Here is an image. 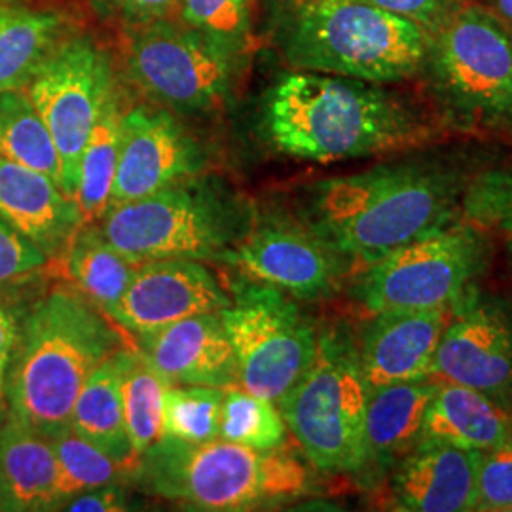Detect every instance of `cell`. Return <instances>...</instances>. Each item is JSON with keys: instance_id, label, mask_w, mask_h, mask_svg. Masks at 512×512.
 Listing matches in <instances>:
<instances>
[{"instance_id": "obj_1", "label": "cell", "mask_w": 512, "mask_h": 512, "mask_svg": "<svg viewBox=\"0 0 512 512\" xmlns=\"http://www.w3.org/2000/svg\"><path fill=\"white\" fill-rule=\"evenodd\" d=\"M260 122L275 152L311 164L410 150L439 135L418 107L385 84L310 71L275 80Z\"/></svg>"}, {"instance_id": "obj_2", "label": "cell", "mask_w": 512, "mask_h": 512, "mask_svg": "<svg viewBox=\"0 0 512 512\" xmlns=\"http://www.w3.org/2000/svg\"><path fill=\"white\" fill-rule=\"evenodd\" d=\"M469 181L463 167L437 158L376 165L311 184L298 219L366 268L454 219Z\"/></svg>"}, {"instance_id": "obj_3", "label": "cell", "mask_w": 512, "mask_h": 512, "mask_svg": "<svg viewBox=\"0 0 512 512\" xmlns=\"http://www.w3.org/2000/svg\"><path fill=\"white\" fill-rule=\"evenodd\" d=\"M126 342L74 285L38 294L6 370L8 412L50 440L71 427L80 389Z\"/></svg>"}, {"instance_id": "obj_4", "label": "cell", "mask_w": 512, "mask_h": 512, "mask_svg": "<svg viewBox=\"0 0 512 512\" xmlns=\"http://www.w3.org/2000/svg\"><path fill=\"white\" fill-rule=\"evenodd\" d=\"M272 38L293 71L387 86L420 76L431 33L368 0H275Z\"/></svg>"}, {"instance_id": "obj_5", "label": "cell", "mask_w": 512, "mask_h": 512, "mask_svg": "<svg viewBox=\"0 0 512 512\" xmlns=\"http://www.w3.org/2000/svg\"><path fill=\"white\" fill-rule=\"evenodd\" d=\"M131 478L143 492L190 511L268 509L311 490L310 471L285 448L255 450L220 437L198 444L162 437Z\"/></svg>"}, {"instance_id": "obj_6", "label": "cell", "mask_w": 512, "mask_h": 512, "mask_svg": "<svg viewBox=\"0 0 512 512\" xmlns=\"http://www.w3.org/2000/svg\"><path fill=\"white\" fill-rule=\"evenodd\" d=\"M255 202L215 175L171 184L147 198L110 205L97 220L110 243L133 260L220 264L251 230Z\"/></svg>"}, {"instance_id": "obj_7", "label": "cell", "mask_w": 512, "mask_h": 512, "mask_svg": "<svg viewBox=\"0 0 512 512\" xmlns=\"http://www.w3.org/2000/svg\"><path fill=\"white\" fill-rule=\"evenodd\" d=\"M368 395L357 338L348 323L332 321L319 327L308 370L275 404L317 471L357 480Z\"/></svg>"}, {"instance_id": "obj_8", "label": "cell", "mask_w": 512, "mask_h": 512, "mask_svg": "<svg viewBox=\"0 0 512 512\" xmlns=\"http://www.w3.org/2000/svg\"><path fill=\"white\" fill-rule=\"evenodd\" d=\"M420 76L452 126H512V25L467 0L431 35Z\"/></svg>"}, {"instance_id": "obj_9", "label": "cell", "mask_w": 512, "mask_h": 512, "mask_svg": "<svg viewBox=\"0 0 512 512\" xmlns=\"http://www.w3.org/2000/svg\"><path fill=\"white\" fill-rule=\"evenodd\" d=\"M490 243L471 220H448L357 275L351 294L368 315L450 308L486 268Z\"/></svg>"}, {"instance_id": "obj_10", "label": "cell", "mask_w": 512, "mask_h": 512, "mask_svg": "<svg viewBox=\"0 0 512 512\" xmlns=\"http://www.w3.org/2000/svg\"><path fill=\"white\" fill-rule=\"evenodd\" d=\"M122 61L129 82L152 105L203 116L230 101L243 57L222 50L184 23L156 18L129 27Z\"/></svg>"}, {"instance_id": "obj_11", "label": "cell", "mask_w": 512, "mask_h": 512, "mask_svg": "<svg viewBox=\"0 0 512 512\" xmlns=\"http://www.w3.org/2000/svg\"><path fill=\"white\" fill-rule=\"evenodd\" d=\"M220 311L238 361L239 387L277 403L308 370L319 327L298 300L238 277Z\"/></svg>"}, {"instance_id": "obj_12", "label": "cell", "mask_w": 512, "mask_h": 512, "mask_svg": "<svg viewBox=\"0 0 512 512\" xmlns=\"http://www.w3.org/2000/svg\"><path fill=\"white\" fill-rule=\"evenodd\" d=\"M25 92L57 148L61 188L74 200L84 147L118 95L110 57L92 38L69 35L42 63Z\"/></svg>"}, {"instance_id": "obj_13", "label": "cell", "mask_w": 512, "mask_h": 512, "mask_svg": "<svg viewBox=\"0 0 512 512\" xmlns=\"http://www.w3.org/2000/svg\"><path fill=\"white\" fill-rule=\"evenodd\" d=\"M220 264L306 302L334 296L355 268L302 220L258 207L251 230Z\"/></svg>"}, {"instance_id": "obj_14", "label": "cell", "mask_w": 512, "mask_h": 512, "mask_svg": "<svg viewBox=\"0 0 512 512\" xmlns=\"http://www.w3.org/2000/svg\"><path fill=\"white\" fill-rule=\"evenodd\" d=\"M431 378L512 404V302L473 289L456 300Z\"/></svg>"}, {"instance_id": "obj_15", "label": "cell", "mask_w": 512, "mask_h": 512, "mask_svg": "<svg viewBox=\"0 0 512 512\" xmlns=\"http://www.w3.org/2000/svg\"><path fill=\"white\" fill-rule=\"evenodd\" d=\"M211 156L177 114L156 105L122 112L120 156L110 205L133 202L207 173Z\"/></svg>"}, {"instance_id": "obj_16", "label": "cell", "mask_w": 512, "mask_h": 512, "mask_svg": "<svg viewBox=\"0 0 512 512\" xmlns=\"http://www.w3.org/2000/svg\"><path fill=\"white\" fill-rule=\"evenodd\" d=\"M230 304V289L203 262L150 260L137 264L128 291L109 319L139 336L186 317L222 311Z\"/></svg>"}, {"instance_id": "obj_17", "label": "cell", "mask_w": 512, "mask_h": 512, "mask_svg": "<svg viewBox=\"0 0 512 512\" xmlns=\"http://www.w3.org/2000/svg\"><path fill=\"white\" fill-rule=\"evenodd\" d=\"M135 338L141 355L169 385H239L236 353L220 311L186 317Z\"/></svg>"}, {"instance_id": "obj_18", "label": "cell", "mask_w": 512, "mask_h": 512, "mask_svg": "<svg viewBox=\"0 0 512 512\" xmlns=\"http://www.w3.org/2000/svg\"><path fill=\"white\" fill-rule=\"evenodd\" d=\"M480 450L423 439L391 471L393 509L406 512L475 511Z\"/></svg>"}, {"instance_id": "obj_19", "label": "cell", "mask_w": 512, "mask_h": 512, "mask_svg": "<svg viewBox=\"0 0 512 512\" xmlns=\"http://www.w3.org/2000/svg\"><path fill=\"white\" fill-rule=\"evenodd\" d=\"M450 308L389 310L370 315L357 338L361 368L370 391L431 378Z\"/></svg>"}, {"instance_id": "obj_20", "label": "cell", "mask_w": 512, "mask_h": 512, "mask_svg": "<svg viewBox=\"0 0 512 512\" xmlns=\"http://www.w3.org/2000/svg\"><path fill=\"white\" fill-rule=\"evenodd\" d=\"M0 219L59 262L84 224L78 203L48 175L0 156Z\"/></svg>"}, {"instance_id": "obj_21", "label": "cell", "mask_w": 512, "mask_h": 512, "mask_svg": "<svg viewBox=\"0 0 512 512\" xmlns=\"http://www.w3.org/2000/svg\"><path fill=\"white\" fill-rule=\"evenodd\" d=\"M437 385V380L423 378L370 391L366 403L363 465L357 476L363 486L380 484L420 442L425 410Z\"/></svg>"}, {"instance_id": "obj_22", "label": "cell", "mask_w": 512, "mask_h": 512, "mask_svg": "<svg viewBox=\"0 0 512 512\" xmlns=\"http://www.w3.org/2000/svg\"><path fill=\"white\" fill-rule=\"evenodd\" d=\"M52 442L8 412L0 431V512L61 511Z\"/></svg>"}, {"instance_id": "obj_23", "label": "cell", "mask_w": 512, "mask_h": 512, "mask_svg": "<svg viewBox=\"0 0 512 512\" xmlns=\"http://www.w3.org/2000/svg\"><path fill=\"white\" fill-rule=\"evenodd\" d=\"M512 429V404L465 385L439 382L427 404L421 439L486 452Z\"/></svg>"}, {"instance_id": "obj_24", "label": "cell", "mask_w": 512, "mask_h": 512, "mask_svg": "<svg viewBox=\"0 0 512 512\" xmlns=\"http://www.w3.org/2000/svg\"><path fill=\"white\" fill-rule=\"evenodd\" d=\"M126 351L128 346L110 355L103 365L95 368L80 389L71 414V429L133 473L139 458L129 442L122 406V370Z\"/></svg>"}, {"instance_id": "obj_25", "label": "cell", "mask_w": 512, "mask_h": 512, "mask_svg": "<svg viewBox=\"0 0 512 512\" xmlns=\"http://www.w3.org/2000/svg\"><path fill=\"white\" fill-rule=\"evenodd\" d=\"M69 35L67 19L55 10L0 2V92L25 90Z\"/></svg>"}, {"instance_id": "obj_26", "label": "cell", "mask_w": 512, "mask_h": 512, "mask_svg": "<svg viewBox=\"0 0 512 512\" xmlns=\"http://www.w3.org/2000/svg\"><path fill=\"white\" fill-rule=\"evenodd\" d=\"M59 262L74 287L105 315L116 308L128 291L137 264L118 251L97 222H84Z\"/></svg>"}, {"instance_id": "obj_27", "label": "cell", "mask_w": 512, "mask_h": 512, "mask_svg": "<svg viewBox=\"0 0 512 512\" xmlns=\"http://www.w3.org/2000/svg\"><path fill=\"white\" fill-rule=\"evenodd\" d=\"M122 112L120 95H116L95 124L82 152L74 202L78 203L84 222H97L109 211L120 156Z\"/></svg>"}, {"instance_id": "obj_28", "label": "cell", "mask_w": 512, "mask_h": 512, "mask_svg": "<svg viewBox=\"0 0 512 512\" xmlns=\"http://www.w3.org/2000/svg\"><path fill=\"white\" fill-rule=\"evenodd\" d=\"M0 156L37 169L61 186L57 148L25 90L0 92Z\"/></svg>"}, {"instance_id": "obj_29", "label": "cell", "mask_w": 512, "mask_h": 512, "mask_svg": "<svg viewBox=\"0 0 512 512\" xmlns=\"http://www.w3.org/2000/svg\"><path fill=\"white\" fill-rule=\"evenodd\" d=\"M167 387L169 384L141 351L128 348L122 370V406L129 442L137 458L164 437Z\"/></svg>"}, {"instance_id": "obj_30", "label": "cell", "mask_w": 512, "mask_h": 512, "mask_svg": "<svg viewBox=\"0 0 512 512\" xmlns=\"http://www.w3.org/2000/svg\"><path fill=\"white\" fill-rule=\"evenodd\" d=\"M219 435L255 450H279L287 446L289 429L274 401L234 385L224 389Z\"/></svg>"}, {"instance_id": "obj_31", "label": "cell", "mask_w": 512, "mask_h": 512, "mask_svg": "<svg viewBox=\"0 0 512 512\" xmlns=\"http://www.w3.org/2000/svg\"><path fill=\"white\" fill-rule=\"evenodd\" d=\"M50 442L57 459V490L61 497V509L74 495L131 478L128 469L110 459L90 440L76 435L71 427L52 437Z\"/></svg>"}, {"instance_id": "obj_32", "label": "cell", "mask_w": 512, "mask_h": 512, "mask_svg": "<svg viewBox=\"0 0 512 512\" xmlns=\"http://www.w3.org/2000/svg\"><path fill=\"white\" fill-rule=\"evenodd\" d=\"M224 389L169 385L165 391L164 437L183 442L219 439Z\"/></svg>"}, {"instance_id": "obj_33", "label": "cell", "mask_w": 512, "mask_h": 512, "mask_svg": "<svg viewBox=\"0 0 512 512\" xmlns=\"http://www.w3.org/2000/svg\"><path fill=\"white\" fill-rule=\"evenodd\" d=\"M255 0H177L181 23L202 33L230 54H247L251 46Z\"/></svg>"}, {"instance_id": "obj_34", "label": "cell", "mask_w": 512, "mask_h": 512, "mask_svg": "<svg viewBox=\"0 0 512 512\" xmlns=\"http://www.w3.org/2000/svg\"><path fill=\"white\" fill-rule=\"evenodd\" d=\"M463 211L478 228H495L512 247V164L471 179L463 192Z\"/></svg>"}, {"instance_id": "obj_35", "label": "cell", "mask_w": 512, "mask_h": 512, "mask_svg": "<svg viewBox=\"0 0 512 512\" xmlns=\"http://www.w3.org/2000/svg\"><path fill=\"white\" fill-rule=\"evenodd\" d=\"M475 511H512V429L482 454Z\"/></svg>"}, {"instance_id": "obj_36", "label": "cell", "mask_w": 512, "mask_h": 512, "mask_svg": "<svg viewBox=\"0 0 512 512\" xmlns=\"http://www.w3.org/2000/svg\"><path fill=\"white\" fill-rule=\"evenodd\" d=\"M38 279H21L12 283H0V376H6L19 334L27 313L38 294L33 293L31 283Z\"/></svg>"}, {"instance_id": "obj_37", "label": "cell", "mask_w": 512, "mask_h": 512, "mask_svg": "<svg viewBox=\"0 0 512 512\" xmlns=\"http://www.w3.org/2000/svg\"><path fill=\"white\" fill-rule=\"evenodd\" d=\"M50 262L35 243L0 219V283L40 277Z\"/></svg>"}, {"instance_id": "obj_38", "label": "cell", "mask_w": 512, "mask_h": 512, "mask_svg": "<svg viewBox=\"0 0 512 512\" xmlns=\"http://www.w3.org/2000/svg\"><path fill=\"white\" fill-rule=\"evenodd\" d=\"M389 14L408 19L431 35L452 18L467 0H368Z\"/></svg>"}, {"instance_id": "obj_39", "label": "cell", "mask_w": 512, "mask_h": 512, "mask_svg": "<svg viewBox=\"0 0 512 512\" xmlns=\"http://www.w3.org/2000/svg\"><path fill=\"white\" fill-rule=\"evenodd\" d=\"M65 511L71 512H122L128 511V490L124 482H112L99 488L88 490L84 494L74 495L63 505Z\"/></svg>"}, {"instance_id": "obj_40", "label": "cell", "mask_w": 512, "mask_h": 512, "mask_svg": "<svg viewBox=\"0 0 512 512\" xmlns=\"http://www.w3.org/2000/svg\"><path fill=\"white\" fill-rule=\"evenodd\" d=\"M120 12L137 21L164 18L177 6V0H110Z\"/></svg>"}, {"instance_id": "obj_41", "label": "cell", "mask_w": 512, "mask_h": 512, "mask_svg": "<svg viewBox=\"0 0 512 512\" xmlns=\"http://www.w3.org/2000/svg\"><path fill=\"white\" fill-rule=\"evenodd\" d=\"M480 4L488 6L497 16H501L512 25V0H480Z\"/></svg>"}, {"instance_id": "obj_42", "label": "cell", "mask_w": 512, "mask_h": 512, "mask_svg": "<svg viewBox=\"0 0 512 512\" xmlns=\"http://www.w3.org/2000/svg\"><path fill=\"white\" fill-rule=\"evenodd\" d=\"M6 376H0V431L8 416V399H6Z\"/></svg>"}, {"instance_id": "obj_43", "label": "cell", "mask_w": 512, "mask_h": 512, "mask_svg": "<svg viewBox=\"0 0 512 512\" xmlns=\"http://www.w3.org/2000/svg\"><path fill=\"white\" fill-rule=\"evenodd\" d=\"M0 2H16V0H0Z\"/></svg>"}]
</instances>
